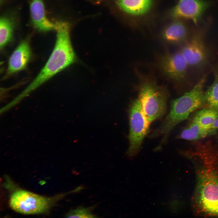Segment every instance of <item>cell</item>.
Masks as SVG:
<instances>
[{
	"label": "cell",
	"mask_w": 218,
	"mask_h": 218,
	"mask_svg": "<svg viewBox=\"0 0 218 218\" xmlns=\"http://www.w3.org/2000/svg\"><path fill=\"white\" fill-rule=\"evenodd\" d=\"M188 154L195 166L196 207L206 216L218 217V152L208 142L197 144Z\"/></svg>",
	"instance_id": "obj_1"
},
{
	"label": "cell",
	"mask_w": 218,
	"mask_h": 218,
	"mask_svg": "<svg viewBox=\"0 0 218 218\" xmlns=\"http://www.w3.org/2000/svg\"><path fill=\"white\" fill-rule=\"evenodd\" d=\"M57 23V37L54 49L47 62L38 75L17 96L19 100L72 64L76 60V56L71 41L69 25L67 22L62 21Z\"/></svg>",
	"instance_id": "obj_2"
},
{
	"label": "cell",
	"mask_w": 218,
	"mask_h": 218,
	"mask_svg": "<svg viewBox=\"0 0 218 218\" xmlns=\"http://www.w3.org/2000/svg\"><path fill=\"white\" fill-rule=\"evenodd\" d=\"M206 78V75H203L191 90L172 101L169 113L151 137L163 136L165 139L177 125L187 119L193 112L206 104L204 87Z\"/></svg>",
	"instance_id": "obj_3"
},
{
	"label": "cell",
	"mask_w": 218,
	"mask_h": 218,
	"mask_svg": "<svg viewBox=\"0 0 218 218\" xmlns=\"http://www.w3.org/2000/svg\"><path fill=\"white\" fill-rule=\"evenodd\" d=\"M137 73L139 80L137 86L138 98L145 114L151 123L165 113L169 92L166 87L158 85L153 78L138 72Z\"/></svg>",
	"instance_id": "obj_4"
},
{
	"label": "cell",
	"mask_w": 218,
	"mask_h": 218,
	"mask_svg": "<svg viewBox=\"0 0 218 218\" xmlns=\"http://www.w3.org/2000/svg\"><path fill=\"white\" fill-rule=\"evenodd\" d=\"M129 111V144L127 154L128 157L132 158L139 151L143 140L148 132L150 123L138 98L131 103Z\"/></svg>",
	"instance_id": "obj_5"
},
{
	"label": "cell",
	"mask_w": 218,
	"mask_h": 218,
	"mask_svg": "<svg viewBox=\"0 0 218 218\" xmlns=\"http://www.w3.org/2000/svg\"><path fill=\"white\" fill-rule=\"evenodd\" d=\"M189 67L201 69L209 63L210 54L204 41V33H194L180 50Z\"/></svg>",
	"instance_id": "obj_6"
},
{
	"label": "cell",
	"mask_w": 218,
	"mask_h": 218,
	"mask_svg": "<svg viewBox=\"0 0 218 218\" xmlns=\"http://www.w3.org/2000/svg\"><path fill=\"white\" fill-rule=\"evenodd\" d=\"M50 199L23 190L17 191L10 197L9 203L15 211L25 214H33L44 212L48 208Z\"/></svg>",
	"instance_id": "obj_7"
},
{
	"label": "cell",
	"mask_w": 218,
	"mask_h": 218,
	"mask_svg": "<svg viewBox=\"0 0 218 218\" xmlns=\"http://www.w3.org/2000/svg\"><path fill=\"white\" fill-rule=\"evenodd\" d=\"M158 65L162 73L172 81L180 84L187 80L189 67L180 51L161 56Z\"/></svg>",
	"instance_id": "obj_8"
},
{
	"label": "cell",
	"mask_w": 218,
	"mask_h": 218,
	"mask_svg": "<svg viewBox=\"0 0 218 218\" xmlns=\"http://www.w3.org/2000/svg\"><path fill=\"white\" fill-rule=\"evenodd\" d=\"M209 3L203 0H178L171 12L172 17L192 20L197 24Z\"/></svg>",
	"instance_id": "obj_9"
},
{
	"label": "cell",
	"mask_w": 218,
	"mask_h": 218,
	"mask_svg": "<svg viewBox=\"0 0 218 218\" xmlns=\"http://www.w3.org/2000/svg\"><path fill=\"white\" fill-rule=\"evenodd\" d=\"M30 10L32 23L35 28L43 32L56 30L57 23H54L47 18L42 0H31Z\"/></svg>",
	"instance_id": "obj_10"
},
{
	"label": "cell",
	"mask_w": 218,
	"mask_h": 218,
	"mask_svg": "<svg viewBox=\"0 0 218 218\" xmlns=\"http://www.w3.org/2000/svg\"><path fill=\"white\" fill-rule=\"evenodd\" d=\"M31 49L28 42L22 41L10 56L7 74H12L21 71L26 67L31 57Z\"/></svg>",
	"instance_id": "obj_11"
},
{
	"label": "cell",
	"mask_w": 218,
	"mask_h": 218,
	"mask_svg": "<svg viewBox=\"0 0 218 218\" xmlns=\"http://www.w3.org/2000/svg\"><path fill=\"white\" fill-rule=\"evenodd\" d=\"M188 32L184 23L179 20L168 25L163 31L162 37L167 42L173 45L184 44L187 40Z\"/></svg>",
	"instance_id": "obj_12"
},
{
	"label": "cell",
	"mask_w": 218,
	"mask_h": 218,
	"mask_svg": "<svg viewBox=\"0 0 218 218\" xmlns=\"http://www.w3.org/2000/svg\"><path fill=\"white\" fill-rule=\"evenodd\" d=\"M152 0H117L119 7L131 15H140L147 12L152 5Z\"/></svg>",
	"instance_id": "obj_13"
},
{
	"label": "cell",
	"mask_w": 218,
	"mask_h": 218,
	"mask_svg": "<svg viewBox=\"0 0 218 218\" xmlns=\"http://www.w3.org/2000/svg\"><path fill=\"white\" fill-rule=\"evenodd\" d=\"M212 69L213 81L204 92V97L207 107L218 109V64L212 65Z\"/></svg>",
	"instance_id": "obj_14"
},
{
	"label": "cell",
	"mask_w": 218,
	"mask_h": 218,
	"mask_svg": "<svg viewBox=\"0 0 218 218\" xmlns=\"http://www.w3.org/2000/svg\"><path fill=\"white\" fill-rule=\"evenodd\" d=\"M209 129L205 128L193 121L182 130L179 138L189 140H199L209 136Z\"/></svg>",
	"instance_id": "obj_15"
},
{
	"label": "cell",
	"mask_w": 218,
	"mask_h": 218,
	"mask_svg": "<svg viewBox=\"0 0 218 218\" xmlns=\"http://www.w3.org/2000/svg\"><path fill=\"white\" fill-rule=\"evenodd\" d=\"M218 114V109L207 107L197 112L193 121L203 127L209 129L214 123Z\"/></svg>",
	"instance_id": "obj_16"
},
{
	"label": "cell",
	"mask_w": 218,
	"mask_h": 218,
	"mask_svg": "<svg viewBox=\"0 0 218 218\" xmlns=\"http://www.w3.org/2000/svg\"><path fill=\"white\" fill-rule=\"evenodd\" d=\"M14 27L13 21L5 16L0 19V47L2 49L11 40Z\"/></svg>",
	"instance_id": "obj_17"
},
{
	"label": "cell",
	"mask_w": 218,
	"mask_h": 218,
	"mask_svg": "<svg viewBox=\"0 0 218 218\" xmlns=\"http://www.w3.org/2000/svg\"><path fill=\"white\" fill-rule=\"evenodd\" d=\"M95 206L88 207L80 206L71 210L65 215L69 218H96L97 217L92 212Z\"/></svg>",
	"instance_id": "obj_18"
},
{
	"label": "cell",
	"mask_w": 218,
	"mask_h": 218,
	"mask_svg": "<svg viewBox=\"0 0 218 218\" xmlns=\"http://www.w3.org/2000/svg\"><path fill=\"white\" fill-rule=\"evenodd\" d=\"M218 129V114L217 117L211 127L209 129V136L213 135L216 133Z\"/></svg>",
	"instance_id": "obj_19"
}]
</instances>
